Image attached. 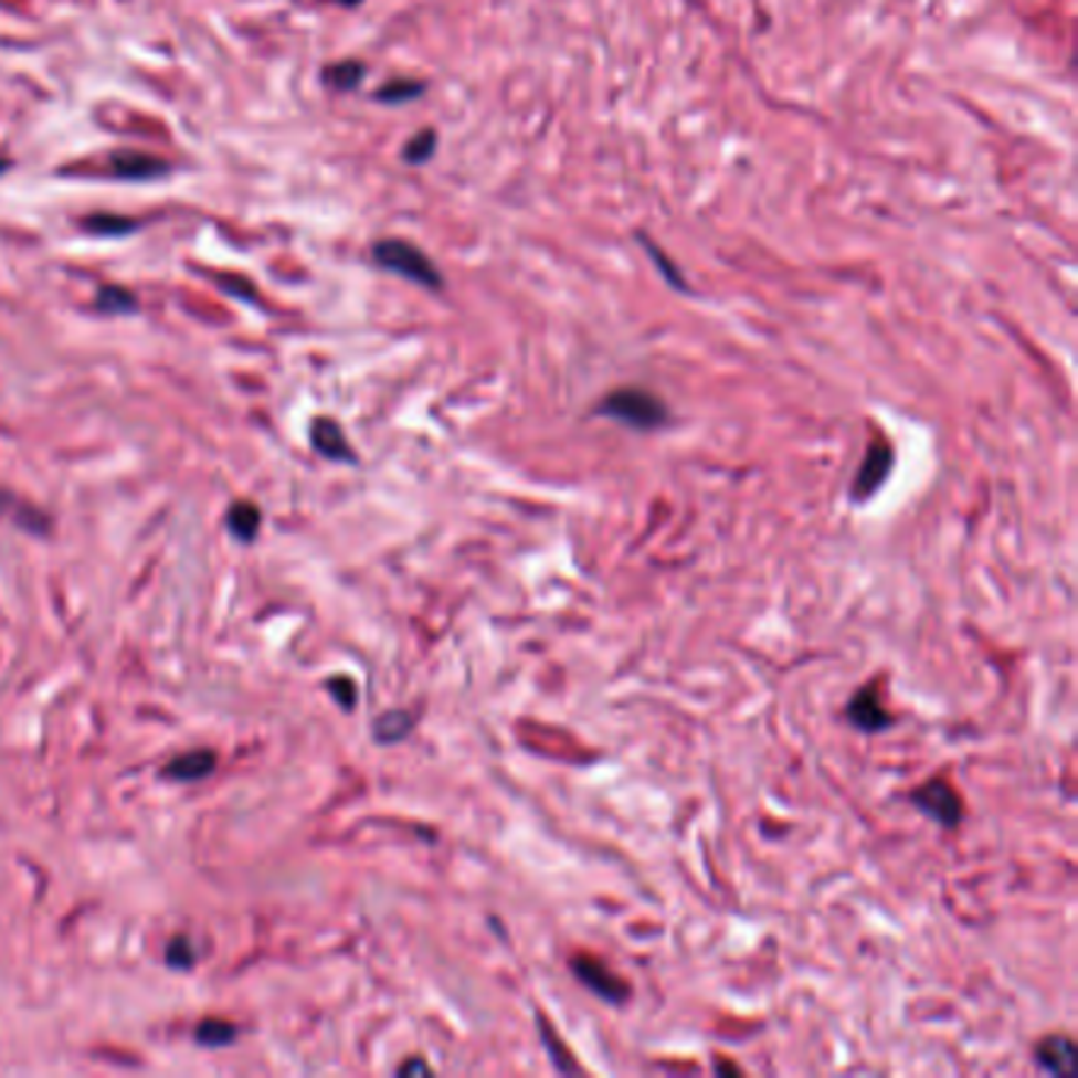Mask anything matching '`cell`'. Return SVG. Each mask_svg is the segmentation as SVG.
Here are the masks:
<instances>
[{"label":"cell","mask_w":1078,"mask_h":1078,"mask_svg":"<svg viewBox=\"0 0 1078 1078\" xmlns=\"http://www.w3.org/2000/svg\"><path fill=\"white\" fill-rule=\"evenodd\" d=\"M598 412L614 418V421L626 424V427H636V431H655V427H662V424L667 421L665 402H662L655 392L636 390V387L611 392V395L601 402Z\"/></svg>","instance_id":"6da1fadb"},{"label":"cell","mask_w":1078,"mask_h":1078,"mask_svg":"<svg viewBox=\"0 0 1078 1078\" xmlns=\"http://www.w3.org/2000/svg\"><path fill=\"white\" fill-rule=\"evenodd\" d=\"M373 260H377L380 266L392 270V273H399V276L412 278V282H418V285H424V288H440V285H443V278H440V273H436L434 263H431L424 253L418 251V247H412L409 241H380V244L373 247Z\"/></svg>","instance_id":"7a4b0ae2"},{"label":"cell","mask_w":1078,"mask_h":1078,"mask_svg":"<svg viewBox=\"0 0 1078 1078\" xmlns=\"http://www.w3.org/2000/svg\"><path fill=\"white\" fill-rule=\"evenodd\" d=\"M911 803L918 806L920 813H927L930 820H937V823H940V826H945V828L959 826V820H962V813H964L959 791H955L949 781H942V779L920 784L918 791L911 794Z\"/></svg>","instance_id":"3957f363"},{"label":"cell","mask_w":1078,"mask_h":1078,"mask_svg":"<svg viewBox=\"0 0 1078 1078\" xmlns=\"http://www.w3.org/2000/svg\"><path fill=\"white\" fill-rule=\"evenodd\" d=\"M0 522L20 528L25 535H39V538H47L51 528H54L51 526V516H47L42 506L29 504L20 494L3 490V487H0Z\"/></svg>","instance_id":"277c9868"},{"label":"cell","mask_w":1078,"mask_h":1078,"mask_svg":"<svg viewBox=\"0 0 1078 1078\" xmlns=\"http://www.w3.org/2000/svg\"><path fill=\"white\" fill-rule=\"evenodd\" d=\"M570 968H573V974L579 977V984H585L601 1000H607V1003H623L630 996V986L623 984V977H617L614 971H607V964H601L598 959L575 955Z\"/></svg>","instance_id":"5b68a950"},{"label":"cell","mask_w":1078,"mask_h":1078,"mask_svg":"<svg viewBox=\"0 0 1078 1078\" xmlns=\"http://www.w3.org/2000/svg\"><path fill=\"white\" fill-rule=\"evenodd\" d=\"M848 721L864 731V734H876V731H886L892 725V711H886L883 699H879V687L876 684H867L864 689L854 693V699L848 702Z\"/></svg>","instance_id":"8992f818"},{"label":"cell","mask_w":1078,"mask_h":1078,"mask_svg":"<svg viewBox=\"0 0 1078 1078\" xmlns=\"http://www.w3.org/2000/svg\"><path fill=\"white\" fill-rule=\"evenodd\" d=\"M889 468H892V446L886 440H873L870 450H867V459L860 465V475H857V482L850 487V497L854 500H867L889 478Z\"/></svg>","instance_id":"52a82bcc"},{"label":"cell","mask_w":1078,"mask_h":1078,"mask_svg":"<svg viewBox=\"0 0 1078 1078\" xmlns=\"http://www.w3.org/2000/svg\"><path fill=\"white\" fill-rule=\"evenodd\" d=\"M310 443H314V450L320 453L323 459L355 462V453H351V446L345 440V431L332 418H317L310 424Z\"/></svg>","instance_id":"ba28073f"},{"label":"cell","mask_w":1078,"mask_h":1078,"mask_svg":"<svg viewBox=\"0 0 1078 1078\" xmlns=\"http://www.w3.org/2000/svg\"><path fill=\"white\" fill-rule=\"evenodd\" d=\"M112 171L124 181H152L168 171V165L156 156L137 152V149H120L112 156Z\"/></svg>","instance_id":"9c48e42d"},{"label":"cell","mask_w":1078,"mask_h":1078,"mask_svg":"<svg viewBox=\"0 0 1078 1078\" xmlns=\"http://www.w3.org/2000/svg\"><path fill=\"white\" fill-rule=\"evenodd\" d=\"M215 762L219 759H215L212 750H190L184 757L171 759L161 775L168 781H203L215 772Z\"/></svg>","instance_id":"30bf717a"},{"label":"cell","mask_w":1078,"mask_h":1078,"mask_svg":"<svg viewBox=\"0 0 1078 1078\" xmlns=\"http://www.w3.org/2000/svg\"><path fill=\"white\" fill-rule=\"evenodd\" d=\"M1034 1056H1037L1040 1069L1056 1072V1076H1069L1072 1072V1059H1076V1044L1069 1037H1063V1034H1054V1037H1044L1037 1044Z\"/></svg>","instance_id":"8fae6325"},{"label":"cell","mask_w":1078,"mask_h":1078,"mask_svg":"<svg viewBox=\"0 0 1078 1078\" xmlns=\"http://www.w3.org/2000/svg\"><path fill=\"white\" fill-rule=\"evenodd\" d=\"M229 531L241 541V545H251L253 538L260 535V509L253 504H234L229 509Z\"/></svg>","instance_id":"7c38bea8"},{"label":"cell","mask_w":1078,"mask_h":1078,"mask_svg":"<svg viewBox=\"0 0 1078 1078\" xmlns=\"http://www.w3.org/2000/svg\"><path fill=\"white\" fill-rule=\"evenodd\" d=\"M409 731H412V715L409 711H387L373 725V737L380 743H395V740L409 737Z\"/></svg>","instance_id":"4fadbf2b"},{"label":"cell","mask_w":1078,"mask_h":1078,"mask_svg":"<svg viewBox=\"0 0 1078 1078\" xmlns=\"http://www.w3.org/2000/svg\"><path fill=\"white\" fill-rule=\"evenodd\" d=\"M95 307H98L102 314H134V310H137V298H134L127 288L105 285V288H98V295H95Z\"/></svg>","instance_id":"5bb4252c"},{"label":"cell","mask_w":1078,"mask_h":1078,"mask_svg":"<svg viewBox=\"0 0 1078 1078\" xmlns=\"http://www.w3.org/2000/svg\"><path fill=\"white\" fill-rule=\"evenodd\" d=\"M234 1037H237V1028L231 1022H222V1018H207V1022L197 1025V1040L203 1047H229Z\"/></svg>","instance_id":"9a60e30c"},{"label":"cell","mask_w":1078,"mask_h":1078,"mask_svg":"<svg viewBox=\"0 0 1078 1078\" xmlns=\"http://www.w3.org/2000/svg\"><path fill=\"white\" fill-rule=\"evenodd\" d=\"M197 959H200V952H197L190 937H175L165 949V964L175 968V971H190L197 964Z\"/></svg>","instance_id":"2e32d148"},{"label":"cell","mask_w":1078,"mask_h":1078,"mask_svg":"<svg viewBox=\"0 0 1078 1078\" xmlns=\"http://www.w3.org/2000/svg\"><path fill=\"white\" fill-rule=\"evenodd\" d=\"M361 76H364V64H358V61H342V64H332L326 70V83L332 89H342V93L355 89L361 83Z\"/></svg>","instance_id":"e0dca14e"},{"label":"cell","mask_w":1078,"mask_h":1078,"mask_svg":"<svg viewBox=\"0 0 1078 1078\" xmlns=\"http://www.w3.org/2000/svg\"><path fill=\"white\" fill-rule=\"evenodd\" d=\"M83 225L93 234H108V237H120V234H130L137 229L134 219H120V215H89Z\"/></svg>","instance_id":"ac0fdd59"},{"label":"cell","mask_w":1078,"mask_h":1078,"mask_svg":"<svg viewBox=\"0 0 1078 1078\" xmlns=\"http://www.w3.org/2000/svg\"><path fill=\"white\" fill-rule=\"evenodd\" d=\"M424 93V83H412V80H392L390 86H383L380 93H377V98L380 102H405V98H414V95H421Z\"/></svg>","instance_id":"d6986e66"},{"label":"cell","mask_w":1078,"mask_h":1078,"mask_svg":"<svg viewBox=\"0 0 1078 1078\" xmlns=\"http://www.w3.org/2000/svg\"><path fill=\"white\" fill-rule=\"evenodd\" d=\"M434 146H436V134L434 130H421L418 137L405 146V161H412V165H421V161H427L431 156H434Z\"/></svg>","instance_id":"ffe728a7"},{"label":"cell","mask_w":1078,"mask_h":1078,"mask_svg":"<svg viewBox=\"0 0 1078 1078\" xmlns=\"http://www.w3.org/2000/svg\"><path fill=\"white\" fill-rule=\"evenodd\" d=\"M329 693L339 696V706H342V709H355V696H358V689H355V684H351L348 677H336V680L329 684Z\"/></svg>","instance_id":"44dd1931"},{"label":"cell","mask_w":1078,"mask_h":1078,"mask_svg":"<svg viewBox=\"0 0 1078 1078\" xmlns=\"http://www.w3.org/2000/svg\"><path fill=\"white\" fill-rule=\"evenodd\" d=\"M399 1072H402V1076H409V1072H424V1076H427V1072H431V1066H427L424 1059H412V1063H402V1066H399Z\"/></svg>","instance_id":"7402d4cb"},{"label":"cell","mask_w":1078,"mask_h":1078,"mask_svg":"<svg viewBox=\"0 0 1078 1078\" xmlns=\"http://www.w3.org/2000/svg\"><path fill=\"white\" fill-rule=\"evenodd\" d=\"M342 7H355V3H361V0H339Z\"/></svg>","instance_id":"603a6c76"}]
</instances>
